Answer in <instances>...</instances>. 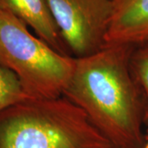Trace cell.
I'll use <instances>...</instances> for the list:
<instances>
[{
  "mask_svg": "<svg viewBox=\"0 0 148 148\" xmlns=\"http://www.w3.org/2000/svg\"><path fill=\"white\" fill-rule=\"evenodd\" d=\"M135 46L106 45L75 58L63 96L81 108L111 148H143L145 99L131 68Z\"/></svg>",
  "mask_w": 148,
  "mask_h": 148,
  "instance_id": "obj_1",
  "label": "cell"
},
{
  "mask_svg": "<svg viewBox=\"0 0 148 148\" xmlns=\"http://www.w3.org/2000/svg\"><path fill=\"white\" fill-rule=\"evenodd\" d=\"M148 39V0H113L106 45L139 46Z\"/></svg>",
  "mask_w": 148,
  "mask_h": 148,
  "instance_id": "obj_5",
  "label": "cell"
},
{
  "mask_svg": "<svg viewBox=\"0 0 148 148\" xmlns=\"http://www.w3.org/2000/svg\"><path fill=\"white\" fill-rule=\"evenodd\" d=\"M132 73L143 90L145 99V126L148 127V49L136 47L131 57Z\"/></svg>",
  "mask_w": 148,
  "mask_h": 148,
  "instance_id": "obj_8",
  "label": "cell"
},
{
  "mask_svg": "<svg viewBox=\"0 0 148 148\" xmlns=\"http://www.w3.org/2000/svg\"><path fill=\"white\" fill-rule=\"evenodd\" d=\"M29 98L17 76L0 62V112Z\"/></svg>",
  "mask_w": 148,
  "mask_h": 148,
  "instance_id": "obj_7",
  "label": "cell"
},
{
  "mask_svg": "<svg viewBox=\"0 0 148 148\" xmlns=\"http://www.w3.org/2000/svg\"><path fill=\"white\" fill-rule=\"evenodd\" d=\"M0 7L8 10L27 26L32 27L39 38L57 52L72 56L46 0H0Z\"/></svg>",
  "mask_w": 148,
  "mask_h": 148,
  "instance_id": "obj_6",
  "label": "cell"
},
{
  "mask_svg": "<svg viewBox=\"0 0 148 148\" xmlns=\"http://www.w3.org/2000/svg\"><path fill=\"white\" fill-rule=\"evenodd\" d=\"M70 54L83 58L106 46L113 0H46Z\"/></svg>",
  "mask_w": 148,
  "mask_h": 148,
  "instance_id": "obj_4",
  "label": "cell"
},
{
  "mask_svg": "<svg viewBox=\"0 0 148 148\" xmlns=\"http://www.w3.org/2000/svg\"><path fill=\"white\" fill-rule=\"evenodd\" d=\"M0 148H111L84 111L60 96L29 98L0 112Z\"/></svg>",
  "mask_w": 148,
  "mask_h": 148,
  "instance_id": "obj_2",
  "label": "cell"
},
{
  "mask_svg": "<svg viewBox=\"0 0 148 148\" xmlns=\"http://www.w3.org/2000/svg\"><path fill=\"white\" fill-rule=\"evenodd\" d=\"M137 47L144 48V49H148V39L146 40V41H144L142 45H140L139 46H137Z\"/></svg>",
  "mask_w": 148,
  "mask_h": 148,
  "instance_id": "obj_9",
  "label": "cell"
},
{
  "mask_svg": "<svg viewBox=\"0 0 148 148\" xmlns=\"http://www.w3.org/2000/svg\"><path fill=\"white\" fill-rule=\"evenodd\" d=\"M0 62L16 74L30 97L51 99L63 96L75 58L57 52L0 7Z\"/></svg>",
  "mask_w": 148,
  "mask_h": 148,
  "instance_id": "obj_3",
  "label": "cell"
},
{
  "mask_svg": "<svg viewBox=\"0 0 148 148\" xmlns=\"http://www.w3.org/2000/svg\"><path fill=\"white\" fill-rule=\"evenodd\" d=\"M145 134H146V140L147 141L148 140V127L146 129V132H145Z\"/></svg>",
  "mask_w": 148,
  "mask_h": 148,
  "instance_id": "obj_10",
  "label": "cell"
},
{
  "mask_svg": "<svg viewBox=\"0 0 148 148\" xmlns=\"http://www.w3.org/2000/svg\"><path fill=\"white\" fill-rule=\"evenodd\" d=\"M143 148H148V140L147 141V143H146V144H145V146H144Z\"/></svg>",
  "mask_w": 148,
  "mask_h": 148,
  "instance_id": "obj_11",
  "label": "cell"
}]
</instances>
